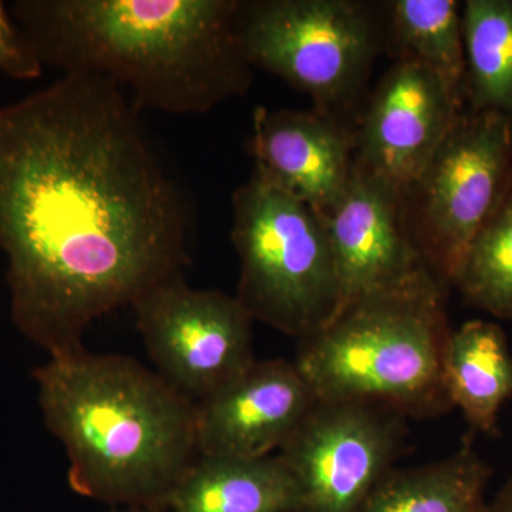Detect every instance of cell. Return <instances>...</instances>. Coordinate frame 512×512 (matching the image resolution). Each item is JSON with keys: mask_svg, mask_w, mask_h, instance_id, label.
Here are the masks:
<instances>
[{"mask_svg": "<svg viewBox=\"0 0 512 512\" xmlns=\"http://www.w3.org/2000/svg\"><path fill=\"white\" fill-rule=\"evenodd\" d=\"M106 77L63 74L0 106V249L10 316L49 357L190 264V212Z\"/></svg>", "mask_w": 512, "mask_h": 512, "instance_id": "obj_1", "label": "cell"}, {"mask_svg": "<svg viewBox=\"0 0 512 512\" xmlns=\"http://www.w3.org/2000/svg\"><path fill=\"white\" fill-rule=\"evenodd\" d=\"M239 0H18L13 19L43 67L106 77L137 104L204 114L251 89Z\"/></svg>", "mask_w": 512, "mask_h": 512, "instance_id": "obj_2", "label": "cell"}, {"mask_svg": "<svg viewBox=\"0 0 512 512\" xmlns=\"http://www.w3.org/2000/svg\"><path fill=\"white\" fill-rule=\"evenodd\" d=\"M35 380L74 493L111 508H167L200 457L194 400L133 357L86 348L49 357Z\"/></svg>", "mask_w": 512, "mask_h": 512, "instance_id": "obj_3", "label": "cell"}, {"mask_svg": "<svg viewBox=\"0 0 512 512\" xmlns=\"http://www.w3.org/2000/svg\"><path fill=\"white\" fill-rule=\"evenodd\" d=\"M448 286L433 274L346 303L328 325L298 340L295 362L318 399L392 407L406 419L453 409L444 356L453 329Z\"/></svg>", "mask_w": 512, "mask_h": 512, "instance_id": "obj_4", "label": "cell"}, {"mask_svg": "<svg viewBox=\"0 0 512 512\" xmlns=\"http://www.w3.org/2000/svg\"><path fill=\"white\" fill-rule=\"evenodd\" d=\"M252 67L308 94L313 110L356 128L376 60L389 49L384 2L239 0Z\"/></svg>", "mask_w": 512, "mask_h": 512, "instance_id": "obj_5", "label": "cell"}, {"mask_svg": "<svg viewBox=\"0 0 512 512\" xmlns=\"http://www.w3.org/2000/svg\"><path fill=\"white\" fill-rule=\"evenodd\" d=\"M237 298L252 319L292 338L318 332L342 309L322 215L252 174L232 195Z\"/></svg>", "mask_w": 512, "mask_h": 512, "instance_id": "obj_6", "label": "cell"}, {"mask_svg": "<svg viewBox=\"0 0 512 512\" xmlns=\"http://www.w3.org/2000/svg\"><path fill=\"white\" fill-rule=\"evenodd\" d=\"M512 180V124L463 110L403 195L410 237L431 272L453 286L471 242Z\"/></svg>", "mask_w": 512, "mask_h": 512, "instance_id": "obj_7", "label": "cell"}, {"mask_svg": "<svg viewBox=\"0 0 512 512\" xmlns=\"http://www.w3.org/2000/svg\"><path fill=\"white\" fill-rule=\"evenodd\" d=\"M406 420L380 403L316 399L278 453L298 487L296 512H359L402 453Z\"/></svg>", "mask_w": 512, "mask_h": 512, "instance_id": "obj_8", "label": "cell"}, {"mask_svg": "<svg viewBox=\"0 0 512 512\" xmlns=\"http://www.w3.org/2000/svg\"><path fill=\"white\" fill-rule=\"evenodd\" d=\"M131 308L158 375L195 403L218 392L256 360L255 320L237 296L191 288L184 275H177Z\"/></svg>", "mask_w": 512, "mask_h": 512, "instance_id": "obj_9", "label": "cell"}, {"mask_svg": "<svg viewBox=\"0 0 512 512\" xmlns=\"http://www.w3.org/2000/svg\"><path fill=\"white\" fill-rule=\"evenodd\" d=\"M463 110L429 67L396 59L360 111L355 167L406 194Z\"/></svg>", "mask_w": 512, "mask_h": 512, "instance_id": "obj_10", "label": "cell"}, {"mask_svg": "<svg viewBox=\"0 0 512 512\" xmlns=\"http://www.w3.org/2000/svg\"><path fill=\"white\" fill-rule=\"evenodd\" d=\"M320 215L335 256L342 308L433 274L410 237L402 192L382 178L353 168L342 200Z\"/></svg>", "mask_w": 512, "mask_h": 512, "instance_id": "obj_11", "label": "cell"}, {"mask_svg": "<svg viewBox=\"0 0 512 512\" xmlns=\"http://www.w3.org/2000/svg\"><path fill=\"white\" fill-rule=\"evenodd\" d=\"M316 399L295 362L255 360L197 403L200 456H271L298 429Z\"/></svg>", "mask_w": 512, "mask_h": 512, "instance_id": "obj_12", "label": "cell"}, {"mask_svg": "<svg viewBox=\"0 0 512 512\" xmlns=\"http://www.w3.org/2000/svg\"><path fill=\"white\" fill-rule=\"evenodd\" d=\"M355 131L313 109L256 107L249 141L252 174L326 214L342 200L352 180Z\"/></svg>", "mask_w": 512, "mask_h": 512, "instance_id": "obj_13", "label": "cell"}, {"mask_svg": "<svg viewBox=\"0 0 512 512\" xmlns=\"http://www.w3.org/2000/svg\"><path fill=\"white\" fill-rule=\"evenodd\" d=\"M299 493L282 458L200 456L178 485L170 512H296Z\"/></svg>", "mask_w": 512, "mask_h": 512, "instance_id": "obj_14", "label": "cell"}, {"mask_svg": "<svg viewBox=\"0 0 512 512\" xmlns=\"http://www.w3.org/2000/svg\"><path fill=\"white\" fill-rule=\"evenodd\" d=\"M444 384L453 407L476 433L493 436L512 397V353L497 323L474 319L453 330L444 356Z\"/></svg>", "mask_w": 512, "mask_h": 512, "instance_id": "obj_15", "label": "cell"}, {"mask_svg": "<svg viewBox=\"0 0 512 512\" xmlns=\"http://www.w3.org/2000/svg\"><path fill=\"white\" fill-rule=\"evenodd\" d=\"M493 470L470 440L424 466L393 468L359 512H481Z\"/></svg>", "mask_w": 512, "mask_h": 512, "instance_id": "obj_16", "label": "cell"}, {"mask_svg": "<svg viewBox=\"0 0 512 512\" xmlns=\"http://www.w3.org/2000/svg\"><path fill=\"white\" fill-rule=\"evenodd\" d=\"M384 8L389 30L387 53L429 67L464 107L463 6L454 0H389Z\"/></svg>", "mask_w": 512, "mask_h": 512, "instance_id": "obj_17", "label": "cell"}, {"mask_svg": "<svg viewBox=\"0 0 512 512\" xmlns=\"http://www.w3.org/2000/svg\"><path fill=\"white\" fill-rule=\"evenodd\" d=\"M463 29L464 110L512 124V0H467Z\"/></svg>", "mask_w": 512, "mask_h": 512, "instance_id": "obj_18", "label": "cell"}, {"mask_svg": "<svg viewBox=\"0 0 512 512\" xmlns=\"http://www.w3.org/2000/svg\"><path fill=\"white\" fill-rule=\"evenodd\" d=\"M453 286L480 311L512 319V180L471 242Z\"/></svg>", "mask_w": 512, "mask_h": 512, "instance_id": "obj_19", "label": "cell"}, {"mask_svg": "<svg viewBox=\"0 0 512 512\" xmlns=\"http://www.w3.org/2000/svg\"><path fill=\"white\" fill-rule=\"evenodd\" d=\"M35 47L0 2V73L16 80H33L42 74Z\"/></svg>", "mask_w": 512, "mask_h": 512, "instance_id": "obj_20", "label": "cell"}, {"mask_svg": "<svg viewBox=\"0 0 512 512\" xmlns=\"http://www.w3.org/2000/svg\"><path fill=\"white\" fill-rule=\"evenodd\" d=\"M481 512H512V474L491 500H487Z\"/></svg>", "mask_w": 512, "mask_h": 512, "instance_id": "obj_21", "label": "cell"}, {"mask_svg": "<svg viewBox=\"0 0 512 512\" xmlns=\"http://www.w3.org/2000/svg\"><path fill=\"white\" fill-rule=\"evenodd\" d=\"M106 512H170L167 508L158 507H113Z\"/></svg>", "mask_w": 512, "mask_h": 512, "instance_id": "obj_22", "label": "cell"}]
</instances>
